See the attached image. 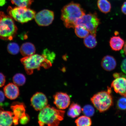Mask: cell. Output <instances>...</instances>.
I'll use <instances>...</instances> for the list:
<instances>
[{
    "label": "cell",
    "instance_id": "1",
    "mask_svg": "<svg viewBox=\"0 0 126 126\" xmlns=\"http://www.w3.org/2000/svg\"><path fill=\"white\" fill-rule=\"evenodd\" d=\"M85 15L79 4L73 2L64 6L61 10V19L67 28H74L77 20Z\"/></svg>",
    "mask_w": 126,
    "mask_h": 126
},
{
    "label": "cell",
    "instance_id": "2",
    "mask_svg": "<svg viewBox=\"0 0 126 126\" xmlns=\"http://www.w3.org/2000/svg\"><path fill=\"white\" fill-rule=\"evenodd\" d=\"M65 111L48 105L40 111L38 116L40 126H59L64 119Z\"/></svg>",
    "mask_w": 126,
    "mask_h": 126
},
{
    "label": "cell",
    "instance_id": "3",
    "mask_svg": "<svg viewBox=\"0 0 126 126\" xmlns=\"http://www.w3.org/2000/svg\"><path fill=\"white\" fill-rule=\"evenodd\" d=\"M20 61L24 66L25 71L28 75L32 74L35 69L40 70L41 67L48 69L51 67L52 63L42 55L37 54L25 57L22 59Z\"/></svg>",
    "mask_w": 126,
    "mask_h": 126
},
{
    "label": "cell",
    "instance_id": "4",
    "mask_svg": "<svg viewBox=\"0 0 126 126\" xmlns=\"http://www.w3.org/2000/svg\"><path fill=\"white\" fill-rule=\"evenodd\" d=\"M17 28L12 17L0 12V38L11 40L17 33Z\"/></svg>",
    "mask_w": 126,
    "mask_h": 126
},
{
    "label": "cell",
    "instance_id": "5",
    "mask_svg": "<svg viewBox=\"0 0 126 126\" xmlns=\"http://www.w3.org/2000/svg\"><path fill=\"white\" fill-rule=\"evenodd\" d=\"M111 88H109L107 91H102L94 94L91 100L94 106L100 112L108 110L113 104L111 95Z\"/></svg>",
    "mask_w": 126,
    "mask_h": 126
},
{
    "label": "cell",
    "instance_id": "6",
    "mask_svg": "<svg viewBox=\"0 0 126 126\" xmlns=\"http://www.w3.org/2000/svg\"><path fill=\"white\" fill-rule=\"evenodd\" d=\"M7 12L13 18L21 23L30 21L35 18L36 15L35 12L27 8L9 7Z\"/></svg>",
    "mask_w": 126,
    "mask_h": 126
},
{
    "label": "cell",
    "instance_id": "7",
    "mask_svg": "<svg viewBox=\"0 0 126 126\" xmlns=\"http://www.w3.org/2000/svg\"><path fill=\"white\" fill-rule=\"evenodd\" d=\"M100 23V20L95 12L83 16L77 20L76 24V26L80 25L84 26L91 34L96 36L97 28Z\"/></svg>",
    "mask_w": 126,
    "mask_h": 126
},
{
    "label": "cell",
    "instance_id": "8",
    "mask_svg": "<svg viewBox=\"0 0 126 126\" xmlns=\"http://www.w3.org/2000/svg\"><path fill=\"white\" fill-rule=\"evenodd\" d=\"M54 13L52 11L44 9L35 15L36 22L39 26H49L54 19Z\"/></svg>",
    "mask_w": 126,
    "mask_h": 126
},
{
    "label": "cell",
    "instance_id": "9",
    "mask_svg": "<svg viewBox=\"0 0 126 126\" xmlns=\"http://www.w3.org/2000/svg\"><path fill=\"white\" fill-rule=\"evenodd\" d=\"M31 104L36 111H40L48 105V100L43 93H36L31 97Z\"/></svg>",
    "mask_w": 126,
    "mask_h": 126
},
{
    "label": "cell",
    "instance_id": "10",
    "mask_svg": "<svg viewBox=\"0 0 126 126\" xmlns=\"http://www.w3.org/2000/svg\"><path fill=\"white\" fill-rule=\"evenodd\" d=\"M53 103L59 110H64L68 108L70 103V97L65 93H57L53 96Z\"/></svg>",
    "mask_w": 126,
    "mask_h": 126
},
{
    "label": "cell",
    "instance_id": "11",
    "mask_svg": "<svg viewBox=\"0 0 126 126\" xmlns=\"http://www.w3.org/2000/svg\"><path fill=\"white\" fill-rule=\"evenodd\" d=\"M11 108L14 114L13 124L16 126L18 124L19 120L26 115V107L23 103L16 102L12 103Z\"/></svg>",
    "mask_w": 126,
    "mask_h": 126
},
{
    "label": "cell",
    "instance_id": "12",
    "mask_svg": "<svg viewBox=\"0 0 126 126\" xmlns=\"http://www.w3.org/2000/svg\"><path fill=\"white\" fill-rule=\"evenodd\" d=\"M111 87L117 93L126 97V78L119 77L113 81L111 85Z\"/></svg>",
    "mask_w": 126,
    "mask_h": 126
},
{
    "label": "cell",
    "instance_id": "13",
    "mask_svg": "<svg viewBox=\"0 0 126 126\" xmlns=\"http://www.w3.org/2000/svg\"><path fill=\"white\" fill-rule=\"evenodd\" d=\"M3 90L5 96L11 100H15L19 95L20 91L18 86L14 83H9L4 87Z\"/></svg>",
    "mask_w": 126,
    "mask_h": 126
},
{
    "label": "cell",
    "instance_id": "14",
    "mask_svg": "<svg viewBox=\"0 0 126 126\" xmlns=\"http://www.w3.org/2000/svg\"><path fill=\"white\" fill-rule=\"evenodd\" d=\"M14 116L12 112L4 111L0 107V126H11L13 123Z\"/></svg>",
    "mask_w": 126,
    "mask_h": 126
},
{
    "label": "cell",
    "instance_id": "15",
    "mask_svg": "<svg viewBox=\"0 0 126 126\" xmlns=\"http://www.w3.org/2000/svg\"><path fill=\"white\" fill-rule=\"evenodd\" d=\"M117 65L116 61L113 56L107 55L102 59V67L104 70L108 71H112L115 68Z\"/></svg>",
    "mask_w": 126,
    "mask_h": 126
},
{
    "label": "cell",
    "instance_id": "16",
    "mask_svg": "<svg viewBox=\"0 0 126 126\" xmlns=\"http://www.w3.org/2000/svg\"><path fill=\"white\" fill-rule=\"evenodd\" d=\"M125 44L123 39L119 36H114L110 38V45L111 49L115 51L122 49Z\"/></svg>",
    "mask_w": 126,
    "mask_h": 126
},
{
    "label": "cell",
    "instance_id": "17",
    "mask_svg": "<svg viewBox=\"0 0 126 126\" xmlns=\"http://www.w3.org/2000/svg\"><path fill=\"white\" fill-rule=\"evenodd\" d=\"M35 50V47L33 44L30 42H26L22 45L20 51L21 54L25 57L34 54Z\"/></svg>",
    "mask_w": 126,
    "mask_h": 126
},
{
    "label": "cell",
    "instance_id": "18",
    "mask_svg": "<svg viewBox=\"0 0 126 126\" xmlns=\"http://www.w3.org/2000/svg\"><path fill=\"white\" fill-rule=\"evenodd\" d=\"M82 111V108L78 104L73 103L71 104L67 111V115L69 117L74 118L79 115Z\"/></svg>",
    "mask_w": 126,
    "mask_h": 126
},
{
    "label": "cell",
    "instance_id": "19",
    "mask_svg": "<svg viewBox=\"0 0 126 126\" xmlns=\"http://www.w3.org/2000/svg\"><path fill=\"white\" fill-rule=\"evenodd\" d=\"M97 5L99 10L103 13H108L111 11V4L108 0H98Z\"/></svg>",
    "mask_w": 126,
    "mask_h": 126
},
{
    "label": "cell",
    "instance_id": "20",
    "mask_svg": "<svg viewBox=\"0 0 126 126\" xmlns=\"http://www.w3.org/2000/svg\"><path fill=\"white\" fill-rule=\"evenodd\" d=\"M95 37L91 34H89L84 38L83 42L86 47L89 48H93L96 46L97 41Z\"/></svg>",
    "mask_w": 126,
    "mask_h": 126
},
{
    "label": "cell",
    "instance_id": "21",
    "mask_svg": "<svg viewBox=\"0 0 126 126\" xmlns=\"http://www.w3.org/2000/svg\"><path fill=\"white\" fill-rule=\"evenodd\" d=\"M75 123L77 126H91L92 124L90 118L85 115L79 117Z\"/></svg>",
    "mask_w": 126,
    "mask_h": 126
},
{
    "label": "cell",
    "instance_id": "22",
    "mask_svg": "<svg viewBox=\"0 0 126 126\" xmlns=\"http://www.w3.org/2000/svg\"><path fill=\"white\" fill-rule=\"evenodd\" d=\"M75 34L80 38H85L89 35V32L84 26L82 25H77L75 27Z\"/></svg>",
    "mask_w": 126,
    "mask_h": 126
},
{
    "label": "cell",
    "instance_id": "23",
    "mask_svg": "<svg viewBox=\"0 0 126 126\" xmlns=\"http://www.w3.org/2000/svg\"><path fill=\"white\" fill-rule=\"evenodd\" d=\"M14 84L18 86L23 85L26 83V78L24 75L21 73H17L13 78Z\"/></svg>",
    "mask_w": 126,
    "mask_h": 126
},
{
    "label": "cell",
    "instance_id": "24",
    "mask_svg": "<svg viewBox=\"0 0 126 126\" xmlns=\"http://www.w3.org/2000/svg\"><path fill=\"white\" fill-rule=\"evenodd\" d=\"M13 4L17 7L27 8L31 5L33 0H10Z\"/></svg>",
    "mask_w": 126,
    "mask_h": 126
},
{
    "label": "cell",
    "instance_id": "25",
    "mask_svg": "<svg viewBox=\"0 0 126 126\" xmlns=\"http://www.w3.org/2000/svg\"><path fill=\"white\" fill-rule=\"evenodd\" d=\"M7 50L11 54L16 55L18 54L20 51V48L18 44L12 42L8 44L7 46Z\"/></svg>",
    "mask_w": 126,
    "mask_h": 126
},
{
    "label": "cell",
    "instance_id": "26",
    "mask_svg": "<svg viewBox=\"0 0 126 126\" xmlns=\"http://www.w3.org/2000/svg\"><path fill=\"white\" fill-rule=\"evenodd\" d=\"M82 111L84 115L89 117L93 116L95 112L94 107L90 105H85L82 108Z\"/></svg>",
    "mask_w": 126,
    "mask_h": 126
},
{
    "label": "cell",
    "instance_id": "27",
    "mask_svg": "<svg viewBox=\"0 0 126 126\" xmlns=\"http://www.w3.org/2000/svg\"><path fill=\"white\" fill-rule=\"evenodd\" d=\"M42 55L46 59L50 61L52 63L53 62L56 56L55 53L53 52L50 51L47 49L44 50Z\"/></svg>",
    "mask_w": 126,
    "mask_h": 126
},
{
    "label": "cell",
    "instance_id": "28",
    "mask_svg": "<svg viewBox=\"0 0 126 126\" xmlns=\"http://www.w3.org/2000/svg\"><path fill=\"white\" fill-rule=\"evenodd\" d=\"M126 97H122L120 98L117 101V105L119 109L126 110Z\"/></svg>",
    "mask_w": 126,
    "mask_h": 126
},
{
    "label": "cell",
    "instance_id": "29",
    "mask_svg": "<svg viewBox=\"0 0 126 126\" xmlns=\"http://www.w3.org/2000/svg\"><path fill=\"white\" fill-rule=\"evenodd\" d=\"M30 120V116L28 114H26V116H23L19 120V122L22 125H25L27 124Z\"/></svg>",
    "mask_w": 126,
    "mask_h": 126
},
{
    "label": "cell",
    "instance_id": "30",
    "mask_svg": "<svg viewBox=\"0 0 126 126\" xmlns=\"http://www.w3.org/2000/svg\"><path fill=\"white\" fill-rule=\"evenodd\" d=\"M6 81L5 76L2 73L0 72V88L4 86Z\"/></svg>",
    "mask_w": 126,
    "mask_h": 126
},
{
    "label": "cell",
    "instance_id": "31",
    "mask_svg": "<svg viewBox=\"0 0 126 126\" xmlns=\"http://www.w3.org/2000/svg\"><path fill=\"white\" fill-rule=\"evenodd\" d=\"M121 68L122 71L126 74V58L122 61L121 65Z\"/></svg>",
    "mask_w": 126,
    "mask_h": 126
},
{
    "label": "cell",
    "instance_id": "32",
    "mask_svg": "<svg viewBox=\"0 0 126 126\" xmlns=\"http://www.w3.org/2000/svg\"><path fill=\"white\" fill-rule=\"evenodd\" d=\"M5 96L4 92L0 90V103L4 101L5 99Z\"/></svg>",
    "mask_w": 126,
    "mask_h": 126
},
{
    "label": "cell",
    "instance_id": "33",
    "mask_svg": "<svg viewBox=\"0 0 126 126\" xmlns=\"http://www.w3.org/2000/svg\"><path fill=\"white\" fill-rule=\"evenodd\" d=\"M122 11L123 13L126 15V1L124 3L122 6Z\"/></svg>",
    "mask_w": 126,
    "mask_h": 126
},
{
    "label": "cell",
    "instance_id": "34",
    "mask_svg": "<svg viewBox=\"0 0 126 126\" xmlns=\"http://www.w3.org/2000/svg\"><path fill=\"white\" fill-rule=\"evenodd\" d=\"M6 0H0V7H2L5 4Z\"/></svg>",
    "mask_w": 126,
    "mask_h": 126
},
{
    "label": "cell",
    "instance_id": "35",
    "mask_svg": "<svg viewBox=\"0 0 126 126\" xmlns=\"http://www.w3.org/2000/svg\"><path fill=\"white\" fill-rule=\"evenodd\" d=\"M124 52L126 55V41L125 42V44H124Z\"/></svg>",
    "mask_w": 126,
    "mask_h": 126
}]
</instances>
